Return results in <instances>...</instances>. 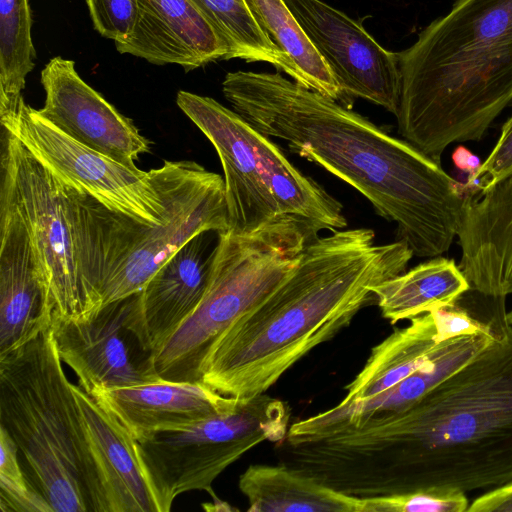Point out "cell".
Returning a JSON list of instances; mask_svg holds the SVG:
<instances>
[{
  "instance_id": "1",
  "label": "cell",
  "mask_w": 512,
  "mask_h": 512,
  "mask_svg": "<svg viewBox=\"0 0 512 512\" xmlns=\"http://www.w3.org/2000/svg\"><path fill=\"white\" fill-rule=\"evenodd\" d=\"M288 462L358 498L468 493L512 481V327L406 408L288 447Z\"/></svg>"
},
{
  "instance_id": "2",
  "label": "cell",
  "mask_w": 512,
  "mask_h": 512,
  "mask_svg": "<svg viewBox=\"0 0 512 512\" xmlns=\"http://www.w3.org/2000/svg\"><path fill=\"white\" fill-rule=\"evenodd\" d=\"M222 92L255 129L360 192L414 256L450 249L467 195L440 162L279 72H229Z\"/></svg>"
},
{
  "instance_id": "3",
  "label": "cell",
  "mask_w": 512,
  "mask_h": 512,
  "mask_svg": "<svg viewBox=\"0 0 512 512\" xmlns=\"http://www.w3.org/2000/svg\"><path fill=\"white\" fill-rule=\"evenodd\" d=\"M403 240L380 244L369 228L340 229L304 248L292 274L212 344L200 380L222 395L266 393L318 345L376 304L374 288L407 270Z\"/></svg>"
},
{
  "instance_id": "4",
  "label": "cell",
  "mask_w": 512,
  "mask_h": 512,
  "mask_svg": "<svg viewBox=\"0 0 512 512\" xmlns=\"http://www.w3.org/2000/svg\"><path fill=\"white\" fill-rule=\"evenodd\" d=\"M398 55V133L441 163L512 103V0H455Z\"/></svg>"
},
{
  "instance_id": "5",
  "label": "cell",
  "mask_w": 512,
  "mask_h": 512,
  "mask_svg": "<svg viewBox=\"0 0 512 512\" xmlns=\"http://www.w3.org/2000/svg\"><path fill=\"white\" fill-rule=\"evenodd\" d=\"M62 363L51 326L0 357V426L52 512H92L82 426Z\"/></svg>"
},
{
  "instance_id": "6",
  "label": "cell",
  "mask_w": 512,
  "mask_h": 512,
  "mask_svg": "<svg viewBox=\"0 0 512 512\" xmlns=\"http://www.w3.org/2000/svg\"><path fill=\"white\" fill-rule=\"evenodd\" d=\"M150 172L164 202L163 224H140L79 194L88 274L102 306L141 291L196 235L228 230L219 174L189 160L164 161Z\"/></svg>"
},
{
  "instance_id": "7",
  "label": "cell",
  "mask_w": 512,
  "mask_h": 512,
  "mask_svg": "<svg viewBox=\"0 0 512 512\" xmlns=\"http://www.w3.org/2000/svg\"><path fill=\"white\" fill-rule=\"evenodd\" d=\"M176 103L211 142L220 159L227 231L249 234L284 219L300 221L319 233L347 226L342 204L233 109L182 90Z\"/></svg>"
},
{
  "instance_id": "8",
  "label": "cell",
  "mask_w": 512,
  "mask_h": 512,
  "mask_svg": "<svg viewBox=\"0 0 512 512\" xmlns=\"http://www.w3.org/2000/svg\"><path fill=\"white\" fill-rule=\"evenodd\" d=\"M318 236L294 219L249 234L219 232L203 299L152 354L158 378L201 382L200 368L215 340L292 274L306 245Z\"/></svg>"
},
{
  "instance_id": "9",
  "label": "cell",
  "mask_w": 512,
  "mask_h": 512,
  "mask_svg": "<svg viewBox=\"0 0 512 512\" xmlns=\"http://www.w3.org/2000/svg\"><path fill=\"white\" fill-rule=\"evenodd\" d=\"M0 191L25 225L52 316L84 320L94 315L101 303L88 280L73 195L3 128Z\"/></svg>"
},
{
  "instance_id": "10",
  "label": "cell",
  "mask_w": 512,
  "mask_h": 512,
  "mask_svg": "<svg viewBox=\"0 0 512 512\" xmlns=\"http://www.w3.org/2000/svg\"><path fill=\"white\" fill-rule=\"evenodd\" d=\"M289 421L288 404L263 393L240 399L234 409L189 428L136 440L158 512L170 511L176 497L185 492L203 490L213 495L212 483L226 468L264 441H283Z\"/></svg>"
},
{
  "instance_id": "11",
  "label": "cell",
  "mask_w": 512,
  "mask_h": 512,
  "mask_svg": "<svg viewBox=\"0 0 512 512\" xmlns=\"http://www.w3.org/2000/svg\"><path fill=\"white\" fill-rule=\"evenodd\" d=\"M0 123L65 187L140 224L165 222L150 171L129 168L80 144L25 102L15 117Z\"/></svg>"
},
{
  "instance_id": "12",
  "label": "cell",
  "mask_w": 512,
  "mask_h": 512,
  "mask_svg": "<svg viewBox=\"0 0 512 512\" xmlns=\"http://www.w3.org/2000/svg\"><path fill=\"white\" fill-rule=\"evenodd\" d=\"M140 291L84 320L52 316L59 356L89 393L161 380L140 329Z\"/></svg>"
},
{
  "instance_id": "13",
  "label": "cell",
  "mask_w": 512,
  "mask_h": 512,
  "mask_svg": "<svg viewBox=\"0 0 512 512\" xmlns=\"http://www.w3.org/2000/svg\"><path fill=\"white\" fill-rule=\"evenodd\" d=\"M334 75L352 107L362 98L396 115L398 53L383 48L357 21L321 0H284Z\"/></svg>"
},
{
  "instance_id": "14",
  "label": "cell",
  "mask_w": 512,
  "mask_h": 512,
  "mask_svg": "<svg viewBox=\"0 0 512 512\" xmlns=\"http://www.w3.org/2000/svg\"><path fill=\"white\" fill-rule=\"evenodd\" d=\"M40 81L45 101L38 112L46 120L80 144L138 169L135 161L150 151V142L130 118L81 78L73 60L52 58Z\"/></svg>"
},
{
  "instance_id": "15",
  "label": "cell",
  "mask_w": 512,
  "mask_h": 512,
  "mask_svg": "<svg viewBox=\"0 0 512 512\" xmlns=\"http://www.w3.org/2000/svg\"><path fill=\"white\" fill-rule=\"evenodd\" d=\"M92 486V512H158L136 440L91 393L72 384Z\"/></svg>"
},
{
  "instance_id": "16",
  "label": "cell",
  "mask_w": 512,
  "mask_h": 512,
  "mask_svg": "<svg viewBox=\"0 0 512 512\" xmlns=\"http://www.w3.org/2000/svg\"><path fill=\"white\" fill-rule=\"evenodd\" d=\"M0 357L36 338L53 308L38 272L25 225L0 191Z\"/></svg>"
},
{
  "instance_id": "17",
  "label": "cell",
  "mask_w": 512,
  "mask_h": 512,
  "mask_svg": "<svg viewBox=\"0 0 512 512\" xmlns=\"http://www.w3.org/2000/svg\"><path fill=\"white\" fill-rule=\"evenodd\" d=\"M132 32L115 42L121 54L186 72L227 60L228 48L192 0H136Z\"/></svg>"
},
{
  "instance_id": "18",
  "label": "cell",
  "mask_w": 512,
  "mask_h": 512,
  "mask_svg": "<svg viewBox=\"0 0 512 512\" xmlns=\"http://www.w3.org/2000/svg\"><path fill=\"white\" fill-rule=\"evenodd\" d=\"M457 237L458 265L471 289L490 297L512 295V172L466 197Z\"/></svg>"
},
{
  "instance_id": "19",
  "label": "cell",
  "mask_w": 512,
  "mask_h": 512,
  "mask_svg": "<svg viewBox=\"0 0 512 512\" xmlns=\"http://www.w3.org/2000/svg\"><path fill=\"white\" fill-rule=\"evenodd\" d=\"M135 440L183 430L234 409L240 399L220 394L203 382L157 380L91 393Z\"/></svg>"
},
{
  "instance_id": "20",
  "label": "cell",
  "mask_w": 512,
  "mask_h": 512,
  "mask_svg": "<svg viewBox=\"0 0 512 512\" xmlns=\"http://www.w3.org/2000/svg\"><path fill=\"white\" fill-rule=\"evenodd\" d=\"M496 332L440 342L433 357L422 368L393 387L368 399L340 401L326 411L298 420L290 425L284 440L296 443L321 438L369 417L406 408L477 355Z\"/></svg>"
},
{
  "instance_id": "21",
  "label": "cell",
  "mask_w": 512,
  "mask_h": 512,
  "mask_svg": "<svg viewBox=\"0 0 512 512\" xmlns=\"http://www.w3.org/2000/svg\"><path fill=\"white\" fill-rule=\"evenodd\" d=\"M212 232L188 241L140 291V329L152 354L195 311L206 293L217 245L212 246Z\"/></svg>"
},
{
  "instance_id": "22",
  "label": "cell",
  "mask_w": 512,
  "mask_h": 512,
  "mask_svg": "<svg viewBox=\"0 0 512 512\" xmlns=\"http://www.w3.org/2000/svg\"><path fill=\"white\" fill-rule=\"evenodd\" d=\"M238 487L250 512H363L362 498L335 490L285 463L248 466Z\"/></svg>"
},
{
  "instance_id": "23",
  "label": "cell",
  "mask_w": 512,
  "mask_h": 512,
  "mask_svg": "<svg viewBox=\"0 0 512 512\" xmlns=\"http://www.w3.org/2000/svg\"><path fill=\"white\" fill-rule=\"evenodd\" d=\"M431 312L409 320L374 346L356 377L345 386L341 402L371 398L422 368L434 355L438 342Z\"/></svg>"
},
{
  "instance_id": "24",
  "label": "cell",
  "mask_w": 512,
  "mask_h": 512,
  "mask_svg": "<svg viewBox=\"0 0 512 512\" xmlns=\"http://www.w3.org/2000/svg\"><path fill=\"white\" fill-rule=\"evenodd\" d=\"M471 289L451 258L432 257L374 288L376 305L391 324L454 304Z\"/></svg>"
},
{
  "instance_id": "25",
  "label": "cell",
  "mask_w": 512,
  "mask_h": 512,
  "mask_svg": "<svg viewBox=\"0 0 512 512\" xmlns=\"http://www.w3.org/2000/svg\"><path fill=\"white\" fill-rule=\"evenodd\" d=\"M245 1L262 29L293 62L299 84L348 107L334 75L284 0Z\"/></svg>"
},
{
  "instance_id": "26",
  "label": "cell",
  "mask_w": 512,
  "mask_h": 512,
  "mask_svg": "<svg viewBox=\"0 0 512 512\" xmlns=\"http://www.w3.org/2000/svg\"><path fill=\"white\" fill-rule=\"evenodd\" d=\"M228 48V59L267 62L299 83L290 58L262 29L245 0H192Z\"/></svg>"
},
{
  "instance_id": "27",
  "label": "cell",
  "mask_w": 512,
  "mask_h": 512,
  "mask_svg": "<svg viewBox=\"0 0 512 512\" xmlns=\"http://www.w3.org/2000/svg\"><path fill=\"white\" fill-rule=\"evenodd\" d=\"M31 28L28 0H0V122L15 117L24 102L36 57Z\"/></svg>"
},
{
  "instance_id": "28",
  "label": "cell",
  "mask_w": 512,
  "mask_h": 512,
  "mask_svg": "<svg viewBox=\"0 0 512 512\" xmlns=\"http://www.w3.org/2000/svg\"><path fill=\"white\" fill-rule=\"evenodd\" d=\"M19 457L16 443L0 426V511L52 512L45 497L29 479Z\"/></svg>"
},
{
  "instance_id": "29",
  "label": "cell",
  "mask_w": 512,
  "mask_h": 512,
  "mask_svg": "<svg viewBox=\"0 0 512 512\" xmlns=\"http://www.w3.org/2000/svg\"><path fill=\"white\" fill-rule=\"evenodd\" d=\"M362 499L363 512H464L469 506L466 494L438 490Z\"/></svg>"
},
{
  "instance_id": "30",
  "label": "cell",
  "mask_w": 512,
  "mask_h": 512,
  "mask_svg": "<svg viewBox=\"0 0 512 512\" xmlns=\"http://www.w3.org/2000/svg\"><path fill=\"white\" fill-rule=\"evenodd\" d=\"M94 29L114 42L133 30L137 16L136 0H86Z\"/></svg>"
},
{
  "instance_id": "31",
  "label": "cell",
  "mask_w": 512,
  "mask_h": 512,
  "mask_svg": "<svg viewBox=\"0 0 512 512\" xmlns=\"http://www.w3.org/2000/svg\"><path fill=\"white\" fill-rule=\"evenodd\" d=\"M512 172V114L501 128L500 136L478 172L467 179L464 188L469 195L492 186Z\"/></svg>"
},
{
  "instance_id": "32",
  "label": "cell",
  "mask_w": 512,
  "mask_h": 512,
  "mask_svg": "<svg viewBox=\"0 0 512 512\" xmlns=\"http://www.w3.org/2000/svg\"><path fill=\"white\" fill-rule=\"evenodd\" d=\"M468 512H512V481L475 498Z\"/></svg>"
},
{
  "instance_id": "33",
  "label": "cell",
  "mask_w": 512,
  "mask_h": 512,
  "mask_svg": "<svg viewBox=\"0 0 512 512\" xmlns=\"http://www.w3.org/2000/svg\"><path fill=\"white\" fill-rule=\"evenodd\" d=\"M452 162L459 171L465 172L468 175L467 179H471L483 163L476 154L463 145H459L454 149Z\"/></svg>"
},
{
  "instance_id": "34",
  "label": "cell",
  "mask_w": 512,
  "mask_h": 512,
  "mask_svg": "<svg viewBox=\"0 0 512 512\" xmlns=\"http://www.w3.org/2000/svg\"><path fill=\"white\" fill-rule=\"evenodd\" d=\"M213 502L203 503V508L207 511H231L237 510L231 507L227 502H224L217 498L214 494L212 495Z\"/></svg>"
},
{
  "instance_id": "35",
  "label": "cell",
  "mask_w": 512,
  "mask_h": 512,
  "mask_svg": "<svg viewBox=\"0 0 512 512\" xmlns=\"http://www.w3.org/2000/svg\"><path fill=\"white\" fill-rule=\"evenodd\" d=\"M507 321H508V324L512 327V308L507 311Z\"/></svg>"
}]
</instances>
